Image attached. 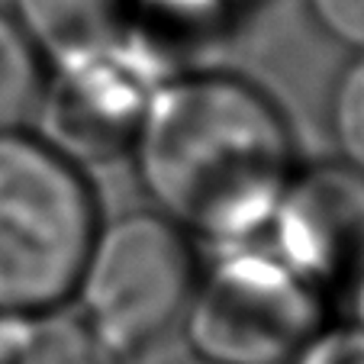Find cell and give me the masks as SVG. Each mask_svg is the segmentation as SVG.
I'll return each instance as SVG.
<instances>
[{"mask_svg": "<svg viewBox=\"0 0 364 364\" xmlns=\"http://www.w3.org/2000/svg\"><path fill=\"white\" fill-rule=\"evenodd\" d=\"M248 0H132L136 20H149L168 33H216L245 10Z\"/></svg>", "mask_w": 364, "mask_h": 364, "instance_id": "8fae6325", "label": "cell"}, {"mask_svg": "<svg viewBox=\"0 0 364 364\" xmlns=\"http://www.w3.org/2000/svg\"><path fill=\"white\" fill-rule=\"evenodd\" d=\"M20 23L48 65L87 55L139 29L132 0H10Z\"/></svg>", "mask_w": 364, "mask_h": 364, "instance_id": "52a82bcc", "label": "cell"}, {"mask_svg": "<svg viewBox=\"0 0 364 364\" xmlns=\"http://www.w3.org/2000/svg\"><path fill=\"white\" fill-rule=\"evenodd\" d=\"M197 274L191 235L159 210H132L97 229L75 287L77 316L132 358L184 316Z\"/></svg>", "mask_w": 364, "mask_h": 364, "instance_id": "277c9868", "label": "cell"}, {"mask_svg": "<svg viewBox=\"0 0 364 364\" xmlns=\"http://www.w3.org/2000/svg\"><path fill=\"white\" fill-rule=\"evenodd\" d=\"M100 229L84 168L39 132L0 136V323H26L75 300Z\"/></svg>", "mask_w": 364, "mask_h": 364, "instance_id": "7a4b0ae2", "label": "cell"}, {"mask_svg": "<svg viewBox=\"0 0 364 364\" xmlns=\"http://www.w3.org/2000/svg\"><path fill=\"white\" fill-rule=\"evenodd\" d=\"M129 155L155 210L216 248L262 239L300 168L281 103L235 71H171L151 94Z\"/></svg>", "mask_w": 364, "mask_h": 364, "instance_id": "6da1fadb", "label": "cell"}, {"mask_svg": "<svg viewBox=\"0 0 364 364\" xmlns=\"http://www.w3.org/2000/svg\"><path fill=\"white\" fill-rule=\"evenodd\" d=\"M287 364H364V332L355 326H323Z\"/></svg>", "mask_w": 364, "mask_h": 364, "instance_id": "7c38bea8", "label": "cell"}, {"mask_svg": "<svg viewBox=\"0 0 364 364\" xmlns=\"http://www.w3.org/2000/svg\"><path fill=\"white\" fill-rule=\"evenodd\" d=\"M316 26L351 52L364 48V0H306Z\"/></svg>", "mask_w": 364, "mask_h": 364, "instance_id": "4fadbf2b", "label": "cell"}, {"mask_svg": "<svg viewBox=\"0 0 364 364\" xmlns=\"http://www.w3.org/2000/svg\"><path fill=\"white\" fill-rule=\"evenodd\" d=\"M329 126L342 161L364 174V48L338 71L329 100Z\"/></svg>", "mask_w": 364, "mask_h": 364, "instance_id": "30bf717a", "label": "cell"}, {"mask_svg": "<svg viewBox=\"0 0 364 364\" xmlns=\"http://www.w3.org/2000/svg\"><path fill=\"white\" fill-rule=\"evenodd\" d=\"M348 294H351V326L364 332V271L348 284Z\"/></svg>", "mask_w": 364, "mask_h": 364, "instance_id": "5bb4252c", "label": "cell"}, {"mask_svg": "<svg viewBox=\"0 0 364 364\" xmlns=\"http://www.w3.org/2000/svg\"><path fill=\"white\" fill-rule=\"evenodd\" d=\"M77 313H46V316L10 323L7 364H123Z\"/></svg>", "mask_w": 364, "mask_h": 364, "instance_id": "ba28073f", "label": "cell"}, {"mask_svg": "<svg viewBox=\"0 0 364 364\" xmlns=\"http://www.w3.org/2000/svg\"><path fill=\"white\" fill-rule=\"evenodd\" d=\"M46 90V58L20 29V23L0 10V136L26 129Z\"/></svg>", "mask_w": 364, "mask_h": 364, "instance_id": "9c48e42d", "label": "cell"}, {"mask_svg": "<svg viewBox=\"0 0 364 364\" xmlns=\"http://www.w3.org/2000/svg\"><path fill=\"white\" fill-rule=\"evenodd\" d=\"M262 242L323 296L348 287L364 271V174L345 161L300 165Z\"/></svg>", "mask_w": 364, "mask_h": 364, "instance_id": "8992f818", "label": "cell"}, {"mask_svg": "<svg viewBox=\"0 0 364 364\" xmlns=\"http://www.w3.org/2000/svg\"><path fill=\"white\" fill-rule=\"evenodd\" d=\"M181 323L200 364H287L326 326V306L323 294L258 239L216 248Z\"/></svg>", "mask_w": 364, "mask_h": 364, "instance_id": "3957f363", "label": "cell"}, {"mask_svg": "<svg viewBox=\"0 0 364 364\" xmlns=\"http://www.w3.org/2000/svg\"><path fill=\"white\" fill-rule=\"evenodd\" d=\"M10 355V323H0V364H7Z\"/></svg>", "mask_w": 364, "mask_h": 364, "instance_id": "9a60e30c", "label": "cell"}, {"mask_svg": "<svg viewBox=\"0 0 364 364\" xmlns=\"http://www.w3.org/2000/svg\"><path fill=\"white\" fill-rule=\"evenodd\" d=\"M171 68L142 26L110 46L52 65L39 100V136L71 161H110L129 151L151 94Z\"/></svg>", "mask_w": 364, "mask_h": 364, "instance_id": "5b68a950", "label": "cell"}]
</instances>
